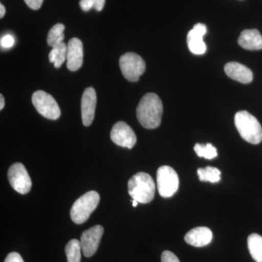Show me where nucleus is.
<instances>
[{
    "label": "nucleus",
    "mask_w": 262,
    "mask_h": 262,
    "mask_svg": "<svg viewBox=\"0 0 262 262\" xmlns=\"http://www.w3.org/2000/svg\"><path fill=\"white\" fill-rule=\"evenodd\" d=\"M163 106L158 95L149 93L143 96L136 110L138 120L146 129H155L161 123Z\"/></svg>",
    "instance_id": "nucleus-1"
},
{
    "label": "nucleus",
    "mask_w": 262,
    "mask_h": 262,
    "mask_svg": "<svg viewBox=\"0 0 262 262\" xmlns=\"http://www.w3.org/2000/svg\"><path fill=\"white\" fill-rule=\"evenodd\" d=\"M128 193L133 200L146 204L152 201L155 194V184L151 176L139 172L129 179Z\"/></svg>",
    "instance_id": "nucleus-2"
},
{
    "label": "nucleus",
    "mask_w": 262,
    "mask_h": 262,
    "mask_svg": "<svg viewBox=\"0 0 262 262\" xmlns=\"http://www.w3.org/2000/svg\"><path fill=\"white\" fill-rule=\"evenodd\" d=\"M234 124L239 135L252 144H258L262 141L261 124L251 113L247 111H239L234 116Z\"/></svg>",
    "instance_id": "nucleus-3"
},
{
    "label": "nucleus",
    "mask_w": 262,
    "mask_h": 262,
    "mask_svg": "<svg viewBox=\"0 0 262 262\" xmlns=\"http://www.w3.org/2000/svg\"><path fill=\"white\" fill-rule=\"evenodd\" d=\"M100 195L95 191H90L81 196L74 203L71 209V219L77 225L83 224L97 208Z\"/></svg>",
    "instance_id": "nucleus-4"
},
{
    "label": "nucleus",
    "mask_w": 262,
    "mask_h": 262,
    "mask_svg": "<svg viewBox=\"0 0 262 262\" xmlns=\"http://www.w3.org/2000/svg\"><path fill=\"white\" fill-rule=\"evenodd\" d=\"M158 192L164 198H170L178 191L179 179L177 171L171 167L163 165L157 172Z\"/></svg>",
    "instance_id": "nucleus-5"
},
{
    "label": "nucleus",
    "mask_w": 262,
    "mask_h": 262,
    "mask_svg": "<svg viewBox=\"0 0 262 262\" xmlns=\"http://www.w3.org/2000/svg\"><path fill=\"white\" fill-rule=\"evenodd\" d=\"M119 63L124 77L130 82H138L145 72V61L140 56L134 53L122 55Z\"/></svg>",
    "instance_id": "nucleus-6"
},
{
    "label": "nucleus",
    "mask_w": 262,
    "mask_h": 262,
    "mask_svg": "<svg viewBox=\"0 0 262 262\" xmlns=\"http://www.w3.org/2000/svg\"><path fill=\"white\" fill-rule=\"evenodd\" d=\"M33 105L38 113L49 120H58L61 110L53 96L43 91H37L32 95Z\"/></svg>",
    "instance_id": "nucleus-7"
},
{
    "label": "nucleus",
    "mask_w": 262,
    "mask_h": 262,
    "mask_svg": "<svg viewBox=\"0 0 262 262\" xmlns=\"http://www.w3.org/2000/svg\"><path fill=\"white\" fill-rule=\"evenodd\" d=\"M8 177L10 185L17 192L25 194L32 189V179L23 164H13L8 170Z\"/></svg>",
    "instance_id": "nucleus-8"
},
{
    "label": "nucleus",
    "mask_w": 262,
    "mask_h": 262,
    "mask_svg": "<svg viewBox=\"0 0 262 262\" xmlns=\"http://www.w3.org/2000/svg\"><path fill=\"white\" fill-rule=\"evenodd\" d=\"M110 138L117 145L127 149H132L137 141L134 130L127 123L122 121L117 122L114 125Z\"/></svg>",
    "instance_id": "nucleus-9"
},
{
    "label": "nucleus",
    "mask_w": 262,
    "mask_h": 262,
    "mask_svg": "<svg viewBox=\"0 0 262 262\" xmlns=\"http://www.w3.org/2000/svg\"><path fill=\"white\" fill-rule=\"evenodd\" d=\"M103 233L102 226L96 225L82 232L80 237L82 251L86 257H91L97 251Z\"/></svg>",
    "instance_id": "nucleus-10"
},
{
    "label": "nucleus",
    "mask_w": 262,
    "mask_h": 262,
    "mask_svg": "<svg viewBox=\"0 0 262 262\" xmlns=\"http://www.w3.org/2000/svg\"><path fill=\"white\" fill-rule=\"evenodd\" d=\"M96 103L97 96L94 88L90 87L84 90L81 101V113L84 126H90L94 121Z\"/></svg>",
    "instance_id": "nucleus-11"
},
{
    "label": "nucleus",
    "mask_w": 262,
    "mask_h": 262,
    "mask_svg": "<svg viewBox=\"0 0 262 262\" xmlns=\"http://www.w3.org/2000/svg\"><path fill=\"white\" fill-rule=\"evenodd\" d=\"M206 33V26L201 23L195 24L192 30L188 33V48L193 54L203 55L206 53L207 47L206 43L203 41V36Z\"/></svg>",
    "instance_id": "nucleus-12"
},
{
    "label": "nucleus",
    "mask_w": 262,
    "mask_h": 262,
    "mask_svg": "<svg viewBox=\"0 0 262 262\" xmlns=\"http://www.w3.org/2000/svg\"><path fill=\"white\" fill-rule=\"evenodd\" d=\"M67 67L75 72L80 70L83 63V45L78 38H72L67 46Z\"/></svg>",
    "instance_id": "nucleus-13"
},
{
    "label": "nucleus",
    "mask_w": 262,
    "mask_h": 262,
    "mask_svg": "<svg viewBox=\"0 0 262 262\" xmlns=\"http://www.w3.org/2000/svg\"><path fill=\"white\" fill-rule=\"evenodd\" d=\"M212 239V231L206 227H198L191 229L184 237V241L187 244L198 248L208 246L211 242Z\"/></svg>",
    "instance_id": "nucleus-14"
},
{
    "label": "nucleus",
    "mask_w": 262,
    "mask_h": 262,
    "mask_svg": "<svg viewBox=\"0 0 262 262\" xmlns=\"http://www.w3.org/2000/svg\"><path fill=\"white\" fill-rule=\"evenodd\" d=\"M225 72L229 77L241 83L248 84L252 82L253 72L245 65L237 62H229L225 65Z\"/></svg>",
    "instance_id": "nucleus-15"
},
{
    "label": "nucleus",
    "mask_w": 262,
    "mask_h": 262,
    "mask_svg": "<svg viewBox=\"0 0 262 262\" xmlns=\"http://www.w3.org/2000/svg\"><path fill=\"white\" fill-rule=\"evenodd\" d=\"M238 44L248 51H259L262 49V36L257 29H246L241 32Z\"/></svg>",
    "instance_id": "nucleus-16"
},
{
    "label": "nucleus",
    "mask_w": 262,
    "mask_h": 262,
    "mask_svg": "<svg viewBox=\"0 0 262 262\" xmlns=\"http://www.w3.org/2000/svg\"><path fill=\"white\" fill-rule=\"evenodd\" d=\"M248 248L251 257L256 262H262V237L253 233L248 237Z\"/></svg>",
    "instance_id": "nucleus-17"
},
{
    "label": "nucleus",
    "mask_w": 262,
    "mask_h": 262,
    "mask_svg": "<svg viewBox=\"0 0 262 262\" xmlns=\"http://www.w3.org/2000/svg\"><path fill=\"white\" fill-rule=\"evenodd\" d=\"M65 252L68 262H80L81 252H82L80 241L77 239H71L66 246Z\"/></svg>",
    "instance_id": "nucleus-18"
},
{
    "label": "nucleus",
    "mask_w": 262,
    "mask_h": 262,
    "mask_svg": "<svg viewBox=\"0 0 262 262\" xmlns=\"http://www.w3.org/2000/svg\"><path fill=\"white\" fill-rule=\"evenodd\" d=\"M198 175L201 182L218 183L221 180V171L214 167L207 166L205 168H198Z\"/></svg>",
    "instance_id": "nucleus-19"
},
{
    "label": "nucleus",
    "mask_w": 262,
    "mask_h": 262,
    "mask_svg": "<svg viewBox=\"0 0 262 262\" xmlns=\"http://www.w3.org/2000/svg\"><path fill=\"white\" fill-rule=\"evenodd\" d=\"M65 27L63 24H57L56 25L52 27L48 35V44L51 47L53 48L57 45L61 44L63 42L64 39V32Z\"/></svg>",
    "instance_id": "nucleus-20"
},
{
    "label": "nucleus",
    "mask_w": 262,
    "mask_h": 262,
    "mask_svg": "<svg viewBox=\"0 0 262 262\" xmlns=\"http://www.w3.org/2000/svg\"><path fill=\"white\" fill-rule=\"evenodd\" d=\"M194 150L196 155L200 158H204L207 160H212L216 158L218 153L215 146L211 144H196L194 146Z\"/></svg>",
    "instance_id": "nucleus-21"
},
{
    "label": "nucleus",
    "mask_w": 262,
    "mask_h": 262,
    "mask_svg": "<svg viewBox=\"0 0 262 262\" xmlns=\"http://www.w3.org/2000/svg\"><path fill=\"white\" fill-rule=\"evenodd\" d=\"M105 3L106 0H80V6L84 12L89 11L92 8L100 12L103 10Z\"/></svg>",
    "instance_id": "nucleus-22"
},
{
    "label": "nucleus",
    "mask_w": 262,
    "mask_h": 262,
    "mask_svg": "<svg viewBox=\"0 0 262 262\" xmlns=\"http://www.w3.org/2000/svg\"><path fill=\"white\" fill-rule=\"evenodd\" d=\"M67 46L64 42H62L59 46V52H58V56H57L56 61H55L54 67L56 68H60L63 64V62L67 60Z\"/></svg>",
    "instance_id": "nucleus-23"
},
{
    "label": "nucleus",
    "mask_w": 262,
    "mask_h": 262,
    "mask_svg": "<svg viewBox=\"0 0 262 262\" xmlns=\"http://www.w3.org/2000/svg\"><path fill=\"white\" fill-rule=\"evenodd\" d=\"M0 44H1L2 48H5V49H9L14 46L15 38L11 34H6L1 38Z\"/></svg>",
    "instance_id": "nucleus-24"
},
{
    "label": "nucleus",
    "mask_w": 262,
    "mask_h": 262,
    "mask_svg": "<svg viewBox=\"0 0 262 262\" xmlns=\"http://www.w3.org/2000/svg\"><path fill=\"white\" fill-rule=\"evenodd\" d=\"M162 262H180L178 257L171 251H165L162 253Z\"/></svg>",
    "instance_id": "nucleus-25"
},
{
    "label": "nucleus",
    "mask_w": 262,
    "mask_h": 262,
    "mask_svg": "<svg viewBox=\"0 0 262 262\" xmlns=\"http://www.w3.org/2000/svg\"><path fill=\"white\" fill-rule=\"evenodd\" d=\"M43 1L44 0H24L26 4L28 5L31 9L34 10H39L41 8Z\"/></svg>",
    "instance_id": "nucleus-26"
},
{
    "label": "nucleus",
    "mask_w": 262,
    "mask_h": 262,
    "mask_svg": "<svg viewBox=\"0 0 262 262\" xmlns=\"http://www.w3.org/2000/svg\"><path fill=\"white\" fill-rule=\"evenodd\" d=\"M4 262H24L21 256L18 253L12 252L7 256Z\"/></svg>",
    "instance_id": "nucleus-27"
},
{
    "label": "nucleus",
    "mask_w": 262,
    "mask_h": 262,
    "mask_svg": "<svg viewBox=\"0 0 262 262\" xmlns=\"http://www.w3.org/2000/svg\"><path fill=\"white\" fill-rule=\"evenodd\" d=\"M5 14V8L3 4L0 5V18H3Z\"/></svg>",
    "instance_id": "nucleus-28"
},
{
    "label": "nucleus",
    "mask_w": 262,
    "mask_h": 262,
    "mask_svg": "<svg viewBox=\"0 0 262 262\" xmlns=\"http://www.w3.org/2000/svg\"><path fill=\"white\" fill-rule=\"evenodd\" d=\"M5 106V98L3 95H0V110H3Z\"/></svg>",
    "instance_id": "nucleus-29"
},
{
    "label": "nucleus",
    "mask_w": 262,
    "mask_h": 262,
    "mask_svg": "<svg viewBox=\"0 0 262 262\" xmlns=\"http://www.w3.org/2000/svg\"><path fill=\"white\" fill-rule=\"evenodd\" d=\"M132 206H134V207H136L138 206V202L135 201V200H132Z\"/></svg>",
    "instance_id": "nucleus-30"
}]
</instances>
